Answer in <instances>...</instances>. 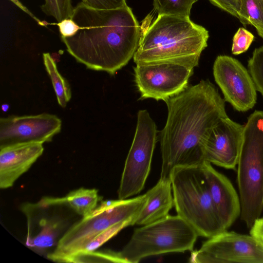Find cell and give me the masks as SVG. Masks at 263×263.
I'll list each match as a JSON object with an SVG mask.
<instances>
[{"instance_id":"1","label":"cell","mask_w":263,"mask_h":263,"mask_svg":"<svg viewBox=\"0 0 263 263\" xmlns=\"http://www.w3.org/2000/svg\"><path fill=\"white\" fill-rule=\"evenodd\" d=\"M168 114L160 133V178H170L177 167L197 166L204 160V146L212 128L227 117L224 99L208 80L188 86L165 101Z\"/></svg>"},{"instance_id":"2","label":"cell","mask_w":263,"mask_h":263,"mask_svg":"<svg viewBox=\"0 0 263 263\" xmlns=\"http://www.w3.org/2000/svg\"><path fill=\"white\" fill-rule=\"evenodd\" d=\"M71 18L79 28L74 35L61 40L67 52L87 68L114 75L134 57L141 28L127 5L101 10L81 2Z\"/></svg>"},{"instance_id":"3","label":"cell","mask_w":263,"mask_h":263,"mask_svg":"<svg viewBox=\"0 0 263 263\" xmlns=\"http://www.w3.org/2000/svg\"><path fill=\"white\" fill-rule=\"evenodd\" d=\"M209 31L190 17L158 15L141 33L134 61L172 63L194 68L208 46Z\"/></svg>"},{"instance_id":"4","label":"cell","mask_w":263,"mask_h":263,"mask_svg":"<svg viewBox=\"0 0 263 263\" xmlns=\"http://www.w3.org/2000/svg\"><path fill=\"white\" fill-rule=\"evenodd\" d=\"M201 165L176 167L170 179L177 215L198 236L209 238L226 230L213 203Z\"/></svg>"},{"instance_id":"5","label":"cell","mask_w":263,"mask_h":263,"mask_svg":"<svg viewBox=\"0 0 263 263\" xmlns=\"http://www.w3.org/2000/svg\"><path fill=\"white\" fill-rule=\"evenodd\" d=\"M240 218L248 228L263 209V111L255 110L243 127L237 164Z\"/></svg>"},{"instance_id":"6","label":"cell","mask_w":263,"mask_h":263,"mask_svg":"<svg viewBox=\"0 0 263 263\" xmlns=\"http://www.w3.org/2000/svg\"><path fill=\"white\" fill-rule=\"evenodd\" d=\"M146 194L125 199L101 202L88 215L66 231L48 258L63 262L77 253L89 240L114 225L126 220H136L147 201Z\"/></svg>"},{"instance_id":"7","label":"cell","mask_w":263,"mask_h":263,"mask_svg":"<svg viewBox=\"0 0 263 263\" xmlns=\"http://www.w3.org/2000/svg\"><path fill=\"white\" fill-rule=\"evenodd\" d=\"M198 236L195 230L178 215H168L136 229L119 253L127 263H137L148 256L192 251Z\"/></svg>"},{"instance_id":"8","label":"cell","mask_w":263,"mask_h":263,"mask_svg":"<svg viewBox=\"0 0 263 263\" xmlns=\"http://www.w3.org/2000/svg\"><path fill=\"white\" fill-rule=\"evenodd\" d=\"M155 122L146 109L139 110L135 136L121 176L118 195L125 199L143 189L157 140Z\"/></svg>"},{"instance_id":"9","label":"cell","mask_w":263,"mask_h":263,"mask_svg":"<svg viewBox=\"0 0 263 263\" xmlns=\"http://www.w3.org/2000/svg\"><path fill=\"white\" fill-rule=\"evenodd\" d=\"M193 263H263V246L253 236L223 231L192 251Z\"/></svg>"},{"instance_id":"10","label":"cell","mask_w":263,"mask_h":263,"mask_svg":"<svg viewBox=\"0 0 263 263\" xmlns=\"http://www.w3.org/2000/svg\"><path fill=\"white\" fill-rule=\"evenodd\" d=\"M134 76L140 99L166 101L188 87L194 68L172 63L136 64Z\"/></svg>"},{"instance_id":"11","label":"cell","mask_w":263,"mask_h":263,"mask_svg":"<svg viewBox=\"0 0 263 263\" xmlns=\"http://www.w3.org/2000/svg\"><path fill=\"white\" fill-rule=\"evenodd\" d=\"M213 74L224 100L235 109L246 111L254 106L257 94L254 82L239 61L228 55L218 56L214 63Z\"/></svg>"},{"instance_id":"12","label":"cell","mask_w":263,"mask_h":263,"mask_svg":"<svg viewBox=\"0 0 263 263\" xmlns=\"http://www.w3.org/2000/svg\"><path fill=\"white\" fill-rule=\"evenodd\" d=\"M61 120L47 113L2 117L0 148L22 143L51 142L61 132Z\"/></svg>"},{"instance_id":"13","label":"cell","mask_w":263,"mask_h":263,"mask_svg":"<svg viewBox=\"0 0 263 263\" xmlns=\"http://www.w3.org/2000/svg\"><path fill=\"white\" fill-rule=\"evenodd\" d=\"M243 127L228 116L221 119L205 142V161L226 169H234L240 156Z\"/></svg>"},{"instance_id":"14","label":"cell","mask_w":263,"mask_h":263,"mask_svg":"<svg viewBox=\"0 0 263 263\" xmlns=\"http://www.w3.org/2000/svg\"><path fill=\"white\" fill-rule=\"evenodd\" d=\"M201 166L213 203L227 230L240 215V198L228 178L211 163L205 161Z\"/></svg>"},{"instance_id":"15","label":"cell","mask_w":263,"mask_h":263,"mask_svg":"<svg viewBox=\"0 0 263 263\" xmlns=\"http://www.w3.org/2000/svg\"><path fill=\"white\" fill-rule=\"evenodd\" d=\"M43 143L33 142L0 148V187L12 186L42 155Z\"/></svg>"},{"instance_id":"16","label":"cell","mask_w":263,"mask_h":263,"mask_svg":"<svg viewBox=\"0 0 263 263\" xmlns=\"http://www.w3.org/2000/svg\"><path fill=\"white\" fill-rule=\"evenodd\" d=\"M145 194L147 201L135 224L143 226L162 219L168 215L174 205L170 178H160L156 184Z\"/></svg>"},{"instance_id":"17","label":"cell","mask_w":263,"mask_h":263,"mask_svg":"<svg viewBox=\"0 0 263 263\" xmlns=\"http://www.w3.org/2000/svg\"><path fill=\"white\" fill-rule=\"evenodd\" d=\"M95 189L81 188L70 192L63 197H45L38 203L41 206L67 205L82 217L90 214L97 206L101 199Z\"/></svg>"},{"instance_id":"18","label":"cell","mask_w":263,"mask_h":263,"mask_svg":"<svg viewBox=\"0 0 263 263\" xmlns=\"http://www.w3.org/2000/svg\"><path fill=\"white\" fill-rule=\"evenodd\" d=\"M64 219L57 217L42 218L36 231L27 233L26 246L37 252H43L58 244V238L65 228Z\"/></svg>"},{"instance_id":"19","label":"cell","mask_w":263,"mask_h":263,"mask_svg":"<svg viewBox=\"0 0 263 263\" xmlns=\"http://www.w3.org/2000/svg\"><path fill=\"white\" fill-rule=\"evenodd\" d=\"M43 59L45 69L49 76L60 106L65 107L71 98L70 85L59 72L56 63L49 53H44Z\"/></svg>"},{"instance_id":"20","label":"cell","mask_w":263,"mask_h":263,"mask_svg":"<svg viewBox=\"0 0 263 263\" xmlns=\"http://www.w3.org/2000/svg\"><path fill=\"white\" fill-rule=\"evenodd\" d=\"M197 0H153V6L158 15L190 17L193 5Z\"/></svg>"},{"instance_id":"21","label":"cell","mask_w":263,"mask_h":263,"mask_svg":"<svg viewBox=\"0 0 263 263\" xmlns=\"http://www.w3.org/2000/svg\"><path fill=\"white\" fill-rule=\"evenodd\" d=\"M111 262L127 263L119 252L105 251L103 252H79L65 258L64 262Z\"/></svg>"},{"instance_id":"22","label":"cell","mask_w":263,"mask_h":263,"mask_svg":"<svg viewBox=\"0 0 263 263\" xmlns=\"http://www.w3.org/2000/svg\"><path fill=\"white\" fill-rule=\"evenodd\" d=\"M134 224L135 221L134 220H128L119 222L96 236L83 246L77 253L95 251L117 235L121 230L126 227Z\"/></svg>"},{"instance_id":"23","label":"cell","mask_w":263,"mask_h":263,"mask_svg":"<svg viewBox=\"0 0 263 263\" xmlns=\"http://www.w3.org/2000/svg\"><path fill=\"white\" fill-rule=\"evenodd\" d=\"M261 0H239L242 11L249 22L263 38V12Z\"/></svg>"},{"instance_id":"24","label":"cell","mask_w":263,"mask_h":263,"mask_svg":"<svg viewBox=\"0 0 263 263\" xmlns=\"http://www.w3.org/2000/svg\"><path fill=\"white\" fill-rule=\"evenodd\" d=\"M41 8L44 13L53 17L58 22L71 18L74 9L71 0H45Z\"/></svg>"},{"instance_id":"25","label":"cell","mask_w":263,"mask_h":263,"mask_svg":"<svg viewBox=\"0 0 263 263\" xmlns=\"http://www.w3.org/2000/svg\"><path fill=\"white\" fill-rule=\"evenodd\" d=\"M248 66L256 90L263 96V46L254 50Z\"/></svg>"},{"instance_id":"26","label":"cell","mask_w":263,"mask_h":263,"mask_svg":"<svg viewBox=\"0 0 263 263\" xmlns=\"http://www.w3.org/2000/svg\"><path fill=\"white\" fill-rule=\"evenodd\" d=\"M213 5L236 17L244 25H250L239 0H209Z\"/></svg>"},{"instance_id":"27","label":"cell","mask_w":263,"mask_h":263,"mask_svg":"<svg viewBox=\"0 0 263 263\" xmlns=\"http://www.w3.org/2000/svg\"><path fill=\"white\" fill-rule=\"evenodd\" d=\"M254 39L252 33L244 28H239L233 38L232 53L238 55L246 52Z\"/></svg>"},{"instance_id":"28","label":"cell","mask_w":263,"mask_h":263,"mask_svg":"<svg viewBox=\"0 0 263 263\" xmlns=\"http://www.w3.org/2000/svg\"><path fill=\"white\" fill-rule=\"evenodd\" d=\"M86 6L95 9H112L127 6L126 0H82Z\"/></svg>"},{"instance_id":"29","label":"cell","mask_w":263,"mask_h":263,"mask_svg":"<svg viewBox=\"0 0 263 263\" xmlns=\"http://www.w3.org/2000/svg\"><path fill=\"white\" fill-rule=\"evenodd\" d=\"M59 28L61 36L69 37L76 34L79 27L71 19H65L57 24Z\"/></svg>"},{"instance_id":"30","label":"cell","mask_w":263,"mask_h":263,"mask_svg":"<svg viewBox=\"0 0 263 263\" xmlns=\"http://www.w3.org/2000/svg\"><path fill=\"white\" fill-rule=\"evenodd\" d=\"M250 234L257 239L263 238V217L255 220L250 228Z\"/></svg>"},{"instance_id":"31","label":"cell","mask_w":263,"mask_h":263,"mask_svg":"<svg viewBox=\"0 0 263 263\" xmlns=\"http://www.w3.org/2000/svg\"><path fill=\"white\" fill-rule=\"evenodd\" d=\"M9 106L7 104H3L2 106V110L6 111L8 110Z\"/></svg>"},{"instance_id":"32","label":"cell","mask_w":263,"mask_h":263,"mask_svg":"<svg viewBox=\"0 0 263 263\" xmlns=\"http://www.w3.org/2000/svg\"><path fill=\"white\" fill-rule=\"evenodd\" d=\"M261 2L262 8V12H263V0H261Z\"/></svg>"}]
</instances>
